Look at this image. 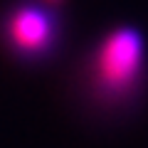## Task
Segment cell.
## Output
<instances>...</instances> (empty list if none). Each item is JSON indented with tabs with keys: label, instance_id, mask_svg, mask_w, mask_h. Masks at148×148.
I'll use <instances>...</instances> for the list:
<instances>
[{
	"label": "cell",
	"instance_id": "2",
	"mask_svg": "<svg viewBox=\"0 0 148 148\" xmlns=\"http://www.w3.org/2000/svg\"><path fill=\"white\" fill-rule=\"evenodd\" d=\"M62 22L47 3H17L3 17L0 37L8 52L22 62L47 59L57 49Z\"/></svg>",
	"mask_w": 148,
	"mask_h": 148
},
{
	"label": "cell",
	"instance_id": "1",
	"mask_svg": "<svg viewBox=\"0 0 148 148\" xmlns=\"http://www.w3.org/2000/svg\"><path fill=\"white\" fill-rule=\"evenodd\" d=\"M146 79V40L138 27L119 25L101 37L86 59V91L104 109L133 104Z\"/></svg>",
	"mask_w": 148,
	"mask_h": 148
},
{
	"label": "cell",
	"instance_id": "3",
	"mask_svg": "<svg viewBox=\"0 0 148 148\" xmlns=\"http://www.w3.org/2000/svg\"><path fill=\"white\" fill-rule=\"evenodd\" d=\"M42 3H47V5H52V8H54V5H59L62 0H42Z\"/></svg>",
	"mask_w": 148,
	"mask_h": 148
}]
</instances>
